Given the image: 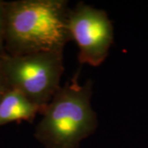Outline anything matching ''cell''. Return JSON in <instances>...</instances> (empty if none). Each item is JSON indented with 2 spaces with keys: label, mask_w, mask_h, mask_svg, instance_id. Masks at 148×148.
Here are the masks:
<instances>
[{
  "label": "cell",
  "mask_w": 148,
  "mask_h": 148,
  "mask_svg": "<svg viewBox=\"0 0 148 148\" xmlns=\"http://www.w3.org/2000/svg\"><path fill=\"white\" fill-rule=\"evenodd\" d=\"M68 1L27 0L12 3L7 11L6 32L19 55L64 52L72 40L68 26Z\"/></svg>",
  "instance_id": "cell-1"
},
{
  "label": "cell",
  "mask_w": 148,
  "mask_h": 148,
  "mask_svg": "<svg viewBox=\"0 0 148 148\" xmlns=\"http://www.w3.org/2000/svg\"><path fill=\"white\" fill-rule=\"evenodd\" d=\"M79 74L60 87L42 111L36 136L49 148H77L95 132L97 114L90 105L92 82H77Z\"/></svg>",
  "instance_id": "cell-2"
},
{
  "label": "cell",
  "mask_w": 148,
  "mask_h": 148,
  "mask_svg": "<svg viewBox=\"0 0 148 148\" xmlns=\"http://www.w3.org/2000/svg\"><path fill=\"white\" fill-rule=\"evenodd\" d=\"M63 55V52L18 55L5 60L2 69L12 89L21 91L43 111L60 88Z\"/></svg>",
  "instance_id": "cell-3"
},
{
  "label": "cell",
  "mask_w": 148,
  "mask_h": 148,
  "mask_svg": "<svg viewBox=\"0 0 148 148\" xmlns=\"http://www.w3.org/2000/svg\"><path fill=\"white\" fill-rule=\"evenodd\" d=\"M68 26L72 40L79 48L80 64L100 66L114 41L113 25L107 13L79 3L69 11Z\"/></svg>",
  "instance_id": "cell-4"
},
{
  "label": "cell",
  "mask_w": 148,
  "mask_h": 148,
  "mask_svg": "<svg viewBox=\"0 0 148 148\" xmlns=\"http://www.w3.org/2000/svg\"><path fill=\"white\" fill-rule=\"evenodd\" d=\"M41 108L16 89L8 90L0 100V125L11 122L32 121Z\"/></svg>",
  "instance_id": "cell-5"
},
{
  "label": "cell",
  "mask_w": 148,
  "mask_h": 148,
  "mask_svg": "<svg viewBox=\"0 0 148 148\" xmlns=\"http://www.w3.org/2000/svg\"><path fill=\"white\" fill-rule=\"evenodd\" d=\"M4 89H5V86H4V81H3V75L0 70V100L7 92V91H4Z\"/></svg>",
  "instance_id": "cell-6"
},
{
  "label": "cell",
  "mask_w": 148,
  "mask_h": 148,
  "mask_svg": "<svg viewBox=\"0 0 148 148\" xmlns=\"http://www.w3.org/2000/svg\"><path fill=\"white\" fill-rule=\"evenodd\" d=\"M2 32H3V11L0 6V46H1V40H2Z\"/></svg>",
  "instance_id": "cell-7"
}]
</instances>
